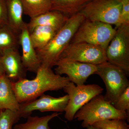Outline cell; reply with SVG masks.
I'll return each mask as SVG.
<instances>
[{
	"label": "cell",
	"instance_id": "obj_27",
	"mask_svg": "<svg viewBox=\"0 0 129 129\" xmlns=\"http://www.w3.org/2000/svg\"><path fill=\"white\" fill-rule=\"evenodd\" d=\"M5 74L4 69L3 67L1 61V56L0 55V76Z\"/></svg>",
	"mask_w": 129,
	"mask_h": 129
},
{
	"label": "cell",
	"instance_id": "obj_17",
	"mask_svg": "<svg viewBox=\"0 0 129 129\" xmlns=\"http://www.w3.org/2000/svg\"><path fill=\"white\" fill-rule=\"evenodd\" d=\"M59 30L47 26H39L35 28L29 34L30 39L36 50L45 47Z\"/></svg>",
	"mask_w": 129,
	"mask_h": 129
},
{
	"label": "cell",
	"instance_id": "obj_24",
	"mask_svg": "<svg viewBox=\"0 0 129 129\" xmlns=\"http://www.w3.org/2000/svg\"><path fill=\"white\" fill-rule=\"evenodd\" d=\"M113 106L117 110L129 114V86L119 96Z\"/></svg>",
	"mask_w": 129,
	"mask_h": 129
},
{
	"label": "cell",
	"instance_id": "obj_26",
	"mask_svg": "<svg viewBox=\"0 0 129 129\" xmlns=\"http://www.w3.org/2000/svg\"><path fill=\"white\" fill-rule=\"evenodd\" d=\"M122 5L120 16V23L129 24V3Z\"/></svg>",
	"mask_w": 129,
	"mask_h": 129
},
{
	"label": "cell",
	"instance_id": "obj_13",
	"mask_svg": "<svg viewBox=\"0 0 129 129\" xmlns=\"http://www.w3.org/2000/svg\"><path fill=\"white\" fill-rule=\"evenodd\" d=\"M1 61L5 75L12 82L25 78L27 71L23 65L18 49L6 51L1 55Z\"/></svg>",
	"mask_w": 129,
	"mask_h": 129
},
{
	"label": "cell",
	"instance_id": "obj_31",
	"mask_svg": "<svg viewBox=\"0 0 129 129\" xmlns=\"http://www.w3.org/2000/svg\"><path fill=\"white\" fill-rule=\"evenodd\" d=\"M66 129V128H65V129Z\"/></svg>",
	"mask_w": 129,
	"mask_h": 129
},
{
	"label": "cell",
	"instance_id": "obj_12",
	"mask_svg": "<svg viewBox=\"0 0 129 129\" xmlns=\"http://www.w3.org/2000/svg\"><path fill=\"white\" fill-rule=\"evenodd\" d=\"M19 39L22 48L23 65L27 71L36 73L41 66V62L30 39L27 23L19 34Z\"/></svg>",
	"mask_w": 129,
	"mask_h": 129
},
{
	"label": "cell",
	"instance_id": "obj_19",
	"mask_svg": "<svg viewBox=\"0 0 129 129\" xmlns=\"http://www.w3.org/2000/svg\"><path fill=\"white\" fill-rule=\"evenodd\" d=\"M24 14L30 18L51 11V0H22Z\"/></svg>",
	"mask_w": 129,
	"mask_h": 129
},
{
	"label": "cell",
	"instance_id": "obj_23",
	"mask_svg": "<svg viewBox=\"0 0 129 129\" xmlns=\"http://www.w3.org/2000/svg\"><path fill=\"white\" fill-rule=\"evenodd\" d=\"M100 129H129V125L125 120L111 119L100 121L92 125Z\"/></svg>",
	"mask_w": 129,
	"mask_h": 129
},
{
	"label": "cell",
	"instance_id": "obj_22",
	"mask_svg": "<svg viewBox=\"0 0 129 129\" xmlns=\"http://www.w3.org/2000/svg\"><path fill=\"white\" fill-rule=\"evenodd\" d=\"M21 118L18 111L8 109L1 111L0 113V129H13L14 125Z\"/></svg>",
	"mask_w": 129,
	"mask_h": 129
},
{
	"label": "cell",
	"instance_id": "obj_11",
	"mask_svg": "<svg viewBox=\"0 0 129 129\" xmlns=\"http://www.w3.org/2000/svg\"><path fill=\"white\" fill-rule=\"evenodd\" d=\"M55 66V73L67 75L70 81L77 86L84 84L89 76L97 70L94 64L64 59H59Z\"/></svg>",
	"mask_w": 129,
	"mask_h": 129
},
{
	"label": "cell",
	"instance_id": "obj_21",
	"mask_svg": "<svg viewBox=\"0 0 129 129\" xmlns=\"http://www.w3.org/2000/svg\"><path fill=\"white\" fill-rule=\"evenodd\" d=\"M19 36L7 24L0 27V55L6 51L18 49Z\"/></svg>",
	"mask_w": 129,
	"mask_h": 129
},
{
	"label": "cell",
	"instance_id": "obj_10",
	"mask_svg": "<svg viewBox=\"0 0 129 129\" xmlns=\"http://www.w3.org/2000/svg\"><path fill=\"white\" fill-rule=\"evenodd\" d=\"M69 100V96L67 94L56 98L43 94L39 99L20 104L18 112L21 117L23 118L29 117L35 111L41 112H64Z\"/></svg>",
	"mask_w": 129,
	"mask_h": 129
},
{
	"label": "cell",
	"instance_id": "obj_16",
	"mask_svg": "<svg viewBox=\"0 0 129 129\" xmlns=\"http://www.w3.org/2000/svg\"><path fill=\"white\" fill-rule=\"evenodd\" d=\"M20 103L12 89V82L5 74L0 76V110L18 111Z\"/></svg>",
	"mask_w": 129,
	"mask_h": 129
},
{
	"label": "cell",
	"instance_id": "obj_4",
	"mask_svg": "<svg viewBox=\"0 0 129 129\" xmlns=\"http://www.w3.org/2000/svg\"><path fill=\"white\" fill-rule=\"evenodd\" d=\"M116 30L111 24L85 19L70 43L85 42L101 47L106 50Z\"/></svg>",
	"mask_w": 129,
	"mask_h": 129
},
{
	"label": "cell",
	"instance_id": "obj_5",
	"mask_svg": "<svg viewBox=\"0 0 129 129\" xmlns=\"http://www.w3.org/2000/svg\"><path fill=\"white\" fill-rule=\"evenodd\" d=\"M96 67L95 74L101 77L106 86L104 98L113 105L119 96L129 86L128 76L120 67L108 61Z\"/></svg>",
	"mask_w": 129,
	"mask_h": 129
},
{
	"label": "cell",
	"instance_id": "obj_1",
	"mask_svg": "<svg viewBox=\"0 0 129 129\" xmlns=\"http://www.w3.org/2000/svg\"><path fill=\"white\" fill-rule=\"evenodd\" d=\"M35 78L22 79L12 82V87L20 104L36 99L48 91L63 89L70 82L68 77L56 74L51 68L41 65Z\"/></svg>",
	"mask_w": 129,
	"mask_h": 129
},
{
	"label": "cell",
	"instance_id": "obj_15",
	"mask_svg": "<svg viewBox=\"0 0 129 129\" xmlns=\"http://www.w3.org/2000/svg\"><path fill=\"white\" fill-rule=\"evenodd\" d=\"M7 8L8 24L19 36L26 23L23 21V6L22 0H5Z\"/></svg>",
	"mask_w": 129,
	"mask_h": 129
},
{
	"label": "cell",
	"instance_id": "obj_28",
	"mask_svg": "<svg viewBox=\"0 0 129 129\" xmlns=\"http://www.w3.org/2000/svg\"><path fill=\"white\" fill-rule=\"evenodd\" d=\"M117 1L119 2L122 5L129 3V0H117Z\"/></svg>",
	"mask_w": 129,
	"mask_h": 129
},
{
	"label": "cell",
	"instance_id": "obj_20",
	"mask_svg": "<svg viewBox=\"0 0 129 129\" xmlns=\"http://www.w3.org/2000/svg\"><path fill=\"white\" fill-rule=\"evenodd\" d=\"M61 114L54 112L42 117L30 116L24 123L14 125L13 129H51L49 127V122Z\"/></svg>",
	"mask_w": 129,
	"mask_h": 129
},
{
	"label": "cell",
	"instance_id": "obj_30",
	"mask_svg": "<svg viewBox=\"0 0 129 129\" xmlns=\"http://www.w3.org/2000/svg\"><path fill=\"white\" fill-rule=\"evenodd\" d=\"M1 110H0V113H1Z\"/></svg>",
	"mask_w": 129,
	"mask_h": 129
},
{
	"label": "cell",
	"instance_id": "obj_18",
	"mask_svg": "<svg viewBox=\"0 0 129 129\" xmlns=\"http://www.w3.org/2000/svg\"><path fill=\"white\" fill-rule=\"evenodd\" d=\"M92 0H51V11L60 12L70 17L79 13L87 3Z\"/></svg>",
	"mask_w": 129,
	"mask_h": 129
},
{
	"label": "cell",
	"instance_id": "obj_3",
	"mask_svg": "<svg viewBox=\"0 0 129 129\" xmlns=\"http://www.w3.org/2000/svg\"><path fill=\"white\" fill-rule=\"evenodd\" d=\"M129 118V114L116 109L101 94L81 107L75 114L74 119L82 121L81 126L86 128L104 120L120 119L128 122Z\"/></svg>",
	"mask_w": 129,
	"mask_h": 129
},
{
	"label": "cell",
	"instance_id": "obj_29",
	"mask_svg": "<svg viewBox=\"0 0 129 129\" xmlns=\"http://www.w3.org/2000/svg\"><path fill=\"white\" fill-rule=\"evenodd\" d=\"M86 128V129H100L96 127H94L93 125H91V126H89V127H87Z\"/></svg>",
	"mask_w": 129,
	"mask_h": 129
},
{
	"label": "cell",
	"instance_id": "obj_7",
	"mask_svg": "<svg viewBox=\"0 0 129 129\" xmlns=\"http://www.w3.org/2000/svg\"><path fill=\"white\" fill-rule=\"evenodd\" d=\"M63 89L69 96L64 111V118L69 121L73 120L75 114L81 107L103 91V88L95 84L77 86L70 81Z\"/></svg>",
	"mask_w": 129,
	"mask_h": 129
},
{
	"label": "cell",
	"instance_id": "obj_8",
	"mask_svg": "<svg viewBox=\"0 0 129 129\" xmlns=\"http://www.w3.org/2000/svg\"><path fill=\"white\" fill-rule=\"evenodd\" d=\"M106 50L107 61L120 67L129 76V24H122Z\"/></svg>",
	"mask_w": 129,
	"mask_h": 129
},
{
	"label": "cell",
	"instance_id": "obj_25",
	"mask_svg": "<svg viewBox=\"0 0 129 129\" xmlns=\"http://www.w3.org/2000/svg\"><path fill=\"white\" fill-rule=\"evenodd\" d=\"M8 24L7 8L5 0H0V27Z\"/></svg>",
	"mask_w": 129,
	"mask_h": 129
},
{
	"label": "cell",
	"instance_id": "obj_14",
	"mask_svg": "<svg viewBox=\"0 0 129 129\" xmlns=\"http://www.w3.org/2000/svg\"><path fill=\"white\" fill-rule=\"evenodd\" d=\"M69 17L60 12L49 11L30 18V21L27 23V27L29 33L39 26H50L60 29Z\"/></svg>",
	"mask_w": 129,
	"mask_h": 129
},
{
	"label": "cell",
	"instance_id": "obj_6",
	"mask_svg": "<svg viewBox=\"0 0 129 129\" xmlns=\"http://www.w3.org/2000/svg\"><path fill=\"white\" fill-rule=\"evenodd\" d=\"M122 6L117 0H92L79 13L85 19L114 24L116 28L121 25L120 16Z\"/></svg>",
	"mask_w": 129,
	"mask_h": 129
},
{
	"label": "cell",
	"instance_id": "obj_2",
	"mask_svg": "<svg viewBox=\"0 0 129 129\" xmlns=\"http://www.w3.org/2000/svg\"><path fill=\"white\" fill-rule=\"evenodd\" d=\"M85 19L84 17L79 13L69 17L48 44L44 48L36 50L42 65L50 68L55 66L61 54L70 44Z\"/></svg>",
	"mask_w": 129,
	"mask_h": 129
},
{
	"label": "cell",
	"instance_id": "obj_9",
	"mask_svg": "<svg viewBox=\"0 0 129 129\" xmlns=\"http://www.w3.org/2000/svg\"><path fill=\"white\" fill-rule=\"evenodd\" d=\"M59 59L77 61L95 65L107 61L105 49L85 42L70 43L61 53Z\"/></svg>",
	"mask_w": 129,
	"mask_h": 129
}]
</instances>
